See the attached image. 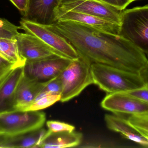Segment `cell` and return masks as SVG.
<instances>
[{
  "label": "cell",
  "mask_w": 148,
  "mask_h": 148,
  "mask_svg": "<svg viewBox=\"0 0 148 148\" xmlns=\"http://www.w3.org/2000/svg\"><path fill=\"white\" fill-rule=\"evenodd\" d=\"M45 26L66 40L79 57L90 65L101 63L139 74L148 63L145 53L119 36L70 21Z\"/></svg>",
  "instance_id": "1"
},
{
  "label": "cell",
  "mask_w": 148,
  "mask_h": 148,
  "mask_svg": "<svg viewBox=\"0 0 148 148\" xmlns=\"http://www.w3.org/2000/svg\"><path fill=\"white\" fill-rule=\"evenodd\" d=\"M94 84L108 94L127 92L146 85L139 74L99 63L90 65Z\"/></svg>",
  "instance_id": "2"
},
{
  "label": "cell",
  "mask_w": 148,
  "mask_h": 148,
  "mask_svg": "<svg viewBox=\"0 0 148 148\" xmlns=\"http://www.w3.org/2000/svg\"><path fill=\"white\" fill-rule=\"evenodd\" d=\"M119 36L148 54V5L122 10Z\"/></svg>",
  "instance_id": "3"
},
{
  "label": "cell",
  "mask_w": 148,
  "mask_h": 148,
  "mask_svg": "<svg viewBox=\"0 0 148 148\" xmlns=\"http://www.w3.org/2000/svg\"><path fill=\"white\" fill-rule=\"evenodd\" d=\"M58 76L62 83L61 102L72 100L94 83L90 64L80 57L73 60Z\"/></svg>",
  "instance_id": "4"
},
{
  "label": "cell",
  "mask_w": 148,
  "mask_h": 148,
  "mask_svg": "<svg viewBox=\"0 0 148 148\" xmlns=\"http://www.w3.org/2000/svg\"><path fill=\"white\" fill-rule=\"evenodd\" d=\"M46 114L39 111L15 110L0 114V134H23L41 128Z\"/></svg>",
  "instance_id": "5"
},
{
  "label": "cell",
  "mask_w": 148,
  "mask_h": 148,
  "mask_svg": "<svg viewBox=\"0 0 148 148\" xmlns=\"http://www.w3.org/2000/svg\"><path fill=\"white\" fill-rule=\"evenodd\" d=\"M57 1L58 4L55 8L56 9L92 15L121 24L122 10L98 0Z\"/></svg>",
  "instance_id": "6"
},
{
  "label": "cell",
  "mask_w": 148,
  "mask_h": 148,
  "mask_svg": "<svg viewBox=\"0 0 148 148\" xmlns=\"http://www.w3.org/2000/svg\"><path fill=\"white\" fill-rule=\"evenodd\" d=\"M20 23L21 29L37 36L62 56L72 60L79 58L76 50L66 40L49 30L45 25L23 18Z\"/></svg>",
  "instance_id": "7"
},
{
  "label": "cell",
  "mask_w": 148,
  "mask_h": 148,
  "mask_svg": "<svg viewBox=\"0 0 148 148\" xmlns=\"http://www.w3.org/2000/svg\"><path fill=\"white\" fill-rule=\"evenodd\" d=\"M72 61L66 57L55 56L28 61L23 66V73L32 79L45 82L59 76Z\"/></svg>",
  "instance_id": "8"
},
{
  "label": "cell",
  "mask_w": 148,
  "mask_h": 148,
  "mask_svg": "<svg viewBox=\"0 0 148 148\" xmlns=\"http://www.w3.org/2000/svg\"><path fill=\"white\" fill-rule=\"evenodd\" d=\"M101 107L112 113L134 115L148 114V104L127 92L110 93L106 95Z\"/></svg>",
  "instance_id": "9"
},
{
  "label": "cell",
  "mask_w": 148,
  "mask_h": 148,
  "mask_svg": "<svg viewBox=\"0 0 148 148\" xmlns=\"http://www.w3.org/2000/svg\"><path fill=\"white\" fill-rule=\"evenodd\" d=\"M15 38L19 53L26 61L55 56L64 57L34 35L26 32L19 33Z\"/></svg>",
  "instance_id": "10"
},
{
  "label": "cell",
  "mask_w": 148,
  "mask_h": 148,
  "mask_svg": "<svg viewBox=\"0 0 148 148\" xmlns=\"http://www.w3.org/2000/svg\"><path fill=\"white\" fill-rule=\"evenodd\" d=\"M57 21H70L82 23L112 34L119 36L121 24L102 17L74 11H64L55 9Z\"/></svg>",
  "instance_id": "11"
},
{
  "label": "cell",
  "mask_w": 148,
  "mask_h": 148,
  "mask_svg": "<svg viewBox=\"0 0 148 148\" xmlns=\"http://www.w3.org/2000/svg\"><path fill=\"white\" fill-rule=\"evenodd\" d=\"M23 74V66L12 70L0 81V114L15 111L16 89Z\"/></svg>",
  "instance_id": "12"
},
{
  "label": "cell",
  "mask_w": 148,
  "mask_h": 148,
  "mask_svg": "<svg viewBox=\"0 0 148 148\" xmlns=\"http://www.w3.org/2000/svg\"><path fill=\"white\" fill-rule=\"evenodd\" d=\"M48 81H38L28 77L23 73L16 89V110L25 111L34 101L36 96L43 89Z\"/></svg>",
  "instance_id": "13"
},
{
  "label": "cell",
  "mask_w": 148,
  "mask_h": 148,
  "mask_svg": "<svg viewBox=\"0 0 148 148\" xmlns=\"http://www.w3.org/2000/svg\"><path fill=\"white\" fill-rule=\"evenodd\" d=\"M57 0H29L28 9L23 18L45 25L56 22L54 9Z\"/></svg>",
  "instance_id": "14"
},
{
  "label": "cell",
  "mask_w": 148,
  "mask_h": 148,
  "mask_svg": "<svg viewBox=\"0 0 148 148\" xmlns=\"http://www.w3.org/2000/svg\"><path fill=\"white\" fill-rule=\"evenodd\" d=\"M104 120L109 129L121 134L126 139L148 148V136L134 127L128 120L110 114H106Z\"/></svg>",
  "instance_id": "15"
},
{
  "label": "cell",
  "mask_w": 148,
  "mask_h": 148,
  "mask_svg": "<svg viewBox=\"0 0 148 148\" xmlns=\"http://www.w3.org/2000/svg\"><path fill=\"white\" fill-rule=\"evenodd\" d=\"M47 132L41 128L23 134H0V148H37Z\"/></svg>",
  "instance_id": "16"
},
{
  "label": "cell",
  "mask_w": 148,
  "mask_h": 148,
  "mask_svg": "<svg viewBox=\"0 0 148 148\" xmlns=\"http://www.w3.org/2000/svg\"><path fill=\"white\" fill-rule=\"evenodd\" d=\"M82 137V134L79 132H52L48 130L37 148L74 147L80 145Z\"/></svg>",
  "instance_id": "17"
},
{
  "label": "cell",
  "mask_w": 148,
  "mask_h": 148,
  "mask_svg": "<svg viewBox=\"0 0 148 148\" xmlns=\"http://www.w3.org/2000/svg\"><path fill=\"white\" fill-rule=\"evenodd\" d=\"M0 55L16 67L24 66L26 63L19 53L15 37H0Z\"/></svg>",
  "instance_id": "18"
},
{
  "label": "cell",
  "mask_w": 148,
  "mask_h": 148,
  "mask_svg": "<svg viewBox=\"0 0 148 148\" xmlns=\"http://www.w3.org/2000/svg\"><path fill=\"white\" fill-rule=\"evenodd\" d=\"M60 95L47 96L34 102L25 111H39L47 108L60 101Z\"/></svg>",
  "instance_id": "19"
},
{
  "label": "cell",
  "mask_w": 148,
  "mask_h": 148,
  "mask_svg": "<svg viewBox=\"0 0 148 148\" xmlns=\"http://www.w3.org/2000/svg\"><path fill=\"white\" fill-rule=\"evenodd\" d=\"M20 26H17L4 19L0 18V37L14 38L19 34Z\"/></svg>",
  "instance_id": "20"
},
{
  "label": "cell",
  "mask_w": 148,
  "mask_h": 148,
  "mask_svg": "<svg viewBox=\"0 0 148 148\" xmlns=\"http://www.w3.org/2000/svg\"><path fill=\"white\" fill-rule=\"evenodd\" d=\"M128 120L134 127L148 136V114L131 115Z\"/></svg>",
  "instance_id": "21"
},
{
  "label": "cell",
  "mask_w": 148,
  "mask_h": 148,
  "mask_svg": "<svg viewBox=\"0 0 148 148\" xmlns=\"http://www.w3.org/2000/svg\"><path fill=\"white\" fill-rule=\"evenodd\" d=\"M47 126L49 130L52 132H72L75 129V127L73 125L58 121H48L47 122Z\"/></svg>",
  "instance_id": "22"
},
{
  "label": "cell",
  "mask_w": 148,
  "mask_h": 148,
  "mask_svg": "<svg viewBox=\"0 0 148 148\" xmlns=\"http://www.w3.org/2000/svg\"><path fill=\"white\" fill-rule=\"evenodd\" d=\"M62 89V83L58 76L48 81L42 91L52 95H61Z\"/></svg>",
  "instance_id": "23"
},
{
  "label": "cell",
  "mask_w": 148,
  "mask_h": 148,
  "mask_svg": "<svg viewBox=\"0 0 148 148\" xmlns=\"http://www.w3.org/2000/svg\"><path fill=\"white\" fill-rule=\"evenodd\" d=\"M16 66L0 55V81Z\"/></svg>",
  "instance_id": "24"
},
{
  "label": "cell",
  "mask_w": 148,
  "mask_h": 148,
  "mask_svg": "<svg viewBox=\"0 0 148 148\" xmlns=\"http://www.w3.org/2000/svg\"><path fill=\"white\" fill-rule=\"evenodd\" d=\"M130 94L138 98L148 104V86L146 85L142 87L135 90L127 92Z\"/></svg>",
  "instance_id": "25"
},
{
  "label": "cell",
  "mask_w": 148,
  "mask_h": 148,
  "mask_svg": "<svg viewBox=\"0 0 148 148\" xmlns=\"http://www.w3.org/2000/svg\"><path fill=\"white\" fill-rule=\"evenodd\" d=\"M117 8L120 10H124L130 3V0H98Z\"/></svg>",
  "instance_id": "26"
},
{
  "label": "cell",
  "mask_w": 148,
  "mask_h": 148,
  "mask_svg": "<svg viewBox=\"0 0 148 148\" xmlns=\"http://www.w3.org/2000/svg\"><path fill=\"white\" fill-rule=\"evenodd\" d=\"M19 10L23 17L26 15L28 9L29 0H10Z\"/></svg>",
  "instance_id": "27"
},
{
  "label": "cell",
  "mask_w": 148,
  "mask_h": 148,
  "mask_svg": "<svg viewBox=\"0 0 148 148\" xmlns=\"http://www.w3.org/2000/svg\"><path fill=\"white\" fill-rule=\"evenodd\" d=\"M139 74L145 84L148 86V63L139 72Z\"/></svg>",
  "instance_id": "28"
},
{
  "label": "cell",
  "mask_w": 148,
  "mask_h": 148,
  "mask_svg": "<svg viewBox=\"0 0 148 148\" xmlns=\"http://www.w3.org/2000/svg\"><path fill=\"white\" fill-rule=\"evenodd\" d=\"M137 1V0H130V3H131L133 2L134 1Z\"/></svg>",
  "instance_id": "29"
}]
</instances>
